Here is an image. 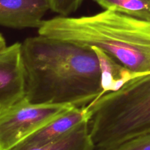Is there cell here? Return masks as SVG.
Instances as JSON below:
<instances>
[{
    "mask_svg": "<svg viewBox=\"0 0 150 150\" xmlns=\"http://www.w3.org/2000/svg\"><path fill=\"white\" fill-rule=\"evenodd\" d=\"M26 98L32 103L81 108L103 95L92 48L38 35L21 43Z\"/></svg>",
    "mask_w": 150,
    "mask_h": 150,
    "instance_id": "6da1fadb",
    "label": "cell"
},
{
    "mask_svg": "<svg viewBox=\"0 0 150 150\" xmlns=\"http://www.w3.org/2000/svg\"><path fill=\"white\" fill-rule=\"evenodd\" d=\"M38 35L97 47L136 73H150V22L105 10L88 16L44 20Z\"/></svg>",
    "mask_w": 150,
    "mask_h": 150,
    "instance_id": "7a4b0ae2",
    "label": "cell"
},
{
    "mask_svg": "<svg viewBox=\"0 0 150 150\" xmlns=\"http://www.w3.org/2000/svg\"><path fill=\"white\" fill-rule=\"evenodd\" d=\"M95 149L106 148L150 132V73L132 79L86 105Z\"/></svg>",
    "mask_w": 150,
    "mask_h": 150,
    "instance_id": "3957f363",
    "label": "cell"
},
{
    "mask_svg": "<svg viewBox=\"0 0 150 150\" xmlns=\"http://www.w3.org/2000/svg\"><path fill=\"white\" fill-rule=\"evenodd\" d=\"M74 108L59 104H36L25 97L0 110V150H10L28 136Z\"/></svg>",
    "mask_w": 150,
    "mask_h": 150,
    "instance_id": "277c9868",
    "label": "cell"
},
{
    "mask_svg": "<svg viewBox=\"0 0 150 150\" xmlns=\"http://www.w3.org/2000/svg\"><path fill=\"white\" fill-rule=\"evenodd\" d=\"M26 96V72L21 43L15 42L0 52V110Z\"/></svg>",
    "mask_w": 150,
    "mask_h": 150,
    "instance_id": "5b68a950",
    "label": "cell"
},
{
    "mask_svg": "<svg viewBox=\"0 0 150 150\" xmlns=\"http://www.w3.org/2000/svg\"><path fill=\"white\" fill-rule=\"evenodd\" d=\"M48 10V0H0V26L39 29Z\"/></svg>",
    "mask_w": 150,
    "mask_h": 150,
    "instance_id": "8992f818",
    "label": "cell"
},
{
    "mask_svg": "<svg viewBox=\"0 0 150 150\" xmlns=\"http://www.w3.org/2000/svg\"><path fill=\"white\" fill-rule=\"evenodd\" d=\"M92 113L87 106L72 108L28 136L13 149H26L38 147L57 140L86 120H90Z\"/></svg>",
    "mask_w": 150,
    "mask_h": 150,
    "instance_id": "52a82bcc",
    "label": "cell"
},
{
    "mask_svg": "<svg viewBox=\"0 0 150 150\" xmlns=\"http://www.w3.org/2000/svg\"><path fill=\"white\" fill-rule=\"evenodd\" d=\"M92 48L96 53L99 60L103 95L119 90L132 79L145 75L130 70L112 56L97 47Z\"/></svg>",
    "mask_w": 150,
    "mask_h": 150,
    "instance_id": "ba28073f",
    "label": "cell"
},
{
    "mask_svg": "<svg viewBox=\"0 0 150 150\" xmlns=\"http://www.w3.org/2000/svg\"><path fill=\"white\" fill-rule=\"evenodd\" d=\"M91 138L89 120L80 123L57 140L38 147L26 149L10 150H95Z\"/></svg>",
    "mask_w": 150,
    "mask_h": 150,
    "instance_id": "9c48e42d",
    "label": "cell"
},
{
    "mask_svg": "<svg viewBox=\"0 0 150 150\" xmlns=\"http://www.w3.org/2000/svg\"><path fill=\"white\" fill-rule=\"evenodd\" d=\"M104 10L120 12L150 22V0H95Z\"/></svg>",
    "mask_w": 150,
    "mask_h": 150,
    "instance_id": "30bf717a",
    "label": "cell"
},
{
    "mask_svg": "<svg viewBox=\"0 0 150 150\" xmlns=\"http://www.w3.org/2000/svg\"><path fill=\"white\" fill-rule=\"evenodd\" d=\"M95 150H150V132L131 138L109 147Z\"/></svg>",
    "mask_w": 150,
    "mask_h": 150,
    "instance_id": "8fae6325",
    "label": "cell"
},
{
    "mask_svg": "<svg viewBox=\"0 0 150 150\" xmlns=\"http://www.w3.org/2000/svg\"><path fill=\"white\" fill-rule=\"evenodd\" d=\"M50 10L59 16H68L79 9L83 0H48Z\"/></svg>",
    "mask_w": 150,
    "mask_h": 150,
    "instance_id": "7c38bea8",
    "label": "cell"
},
{
    "mask_svg": "<svg viewBox=\"0 0 150 150\" xmlns=\"http://www.w3.org/2000/svg\"><path fill=\"white\" fill-rule=\"evenodd\" d=\"M6 47H7V44H6L5 39H4V37L0 34V52H1V51H3Z\"/></svg>",
    "mask_w": 150,
    "mask_h": 150,
    "instance_id": "4fadbf2b",
    "label": "cell"
}]
</instances>
